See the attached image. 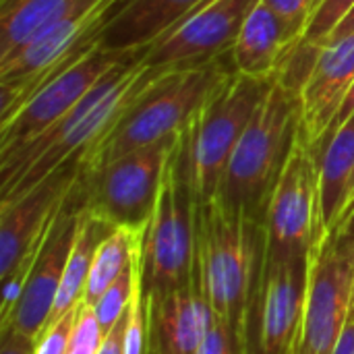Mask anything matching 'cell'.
<instances>
[{"label": "cell", "instance_id": "2", "mask_svg": "<svg viewBox=\"0 0 354 354\" xmlns=\"http://www.w3.org/2000/svg\"><path fill=\"white\" fill-rule=\"evenodd\" d=\"M226 58L230 52L199 66L151 75L112 129L79 158L81 172L93 174L120 156L185 131L212 89L234 71Z\"/></svg>", "mask_w": 354, "mask_h": 354}, {"label": "cell", "instance_id": "12", "mask_svg": "<svg viewBox=\"0 0 354 354\" xmlns=\"http://www.w3.org/2000/svg\"><path fill=\"white\" fill-rule=\"evenodd\" d=\"M83 205H85V185H83V174L79 172L77 183L73 185L68 197L64 199L54 220L50 239L33 272L29 274L25 282L23 295L12 315L8 317L6 324L0 326L2 332H17L19 336H25L37 342L41 332L48 328Z\"/></svg>", "mask_w": 354, "mask_h": 354}, {"label": "cell", "instance_id": "18", "mask_svg": "<svg viewBox=\"0 0 354 354\" xmlns=\"http://www.w3.org/2000/svg\"><path fill=\"white\" fill-rule=\"evenodd\" d=\"M151 322L156 324L160 348L166 354H195L205 340L214 313L205 299L197 270L189 284L151 292Z\"/></svg>", "mask_w": 354, "mask_h": 354}, {"label": "cell", "instance_id": "1", "mask_svg": "<svg viewBox=\"0 0 354 354\" xmlns=\"http://www.w3.org/2000/svg\"><path fill=\"white\" fill-rule=\"evenodd\" d=\"M153 73L143 64V50L127 52L87 95L54 127L0 158V201H10L89 151L118 120Z\"/></svg>", "mask_w": 354, "mask_h": 354}, {"label": "cell", "instance_id": "16", "mask_svg": "<svg viewBox=\"0 0 354 354\" xmlns=\"http://www.w3.org/2000/svg\"><path fill=\"white\" fill-rule=\"evenodd\" d=\"M303 35V25L280 17L261 0L247 17L230 50L234 71L255 79H272L280 75Z\"/></svg>", "mask_w": 354, "mask_h": 354}, {"label": "cell", "instance_id": "20", "mask_svg": "<svg viewBox=\"0 0 354 354\" xmlns=\"http://www.w3.org/2000/svg\"><path fill=\"white\" fill-rule=\"evenodd\" d=\"M100 0H2L0 2V62L52 25L95 6Z\"/></svg>", "mask_w": 354, "mask_h": 354}, {"label": "cell", "instance_id": "27", "mask_svg": "<svg viewBox=\"0 0 354 354\" xmlns=\"http://www.w3.org/2000/svg\"><path fill=\"white\" fill-rule=\"evenodd\" d=\"M195 354H230V326L214 315L212 328Z\"/></svg>", "mask_w": 354, "mask_h": 354}, {"label": "cell", "instance_id": "9", "mask_svg": "<svg viewBox=\"0 0 354 354\" xmlns=\"http://www.w3.org/2000/svg\"><path fill=\"white\" fill-rule=\"evenodd\" d=\"M176 135L139 147L93 174H83L85 207L110 228L145 226L153 214L166 158Z\"/></svg>", "mask_w": 354, "mask_h": 354}, {"label": "cell", "instance_id": "15", "mask_svg": "<svg viewBox=\"0 0 354 354\" xmlns=\"http://www.w3.org/2000/svg\"><path fill=\"white\" fill-rule=\"evenodd\" d=\"M307 292V259L268 261L261 297V354H297Z\"/></svg>", "mask_w": 354, "mask_h": 354}, {"label": "cell", "instance_id": "22", "mask_svg": "<svg viewBox=\"0 0 354 354\" xmlns=\"http://www.w3.org/2000/svg\"><path fill=\"white\" fill-rule=\"evenodd\" d=\"M353 6L354 0H319L305 29V35L295 52L305 54L309 58H317L319 50L330 44L334 31L353 10Z\"/></svg>", "mask_w": 354, "mask_h": 354}, {"label": "cell", "instance_id": "29", "mask_svg": "<svg viewBox=\"0 0 354 354\" xmlns=\"http://www.w3.org/2000/svg\"><path fill=\"white\" fill-rule=\"evenodd\" d=\"M0 354H35V342L17 332H2Z\"/></svg>", "mask_w": 354, "mask_h": 354}, {"label": "cell", "instance_id": "11", "mask_svg": "<svg viewBox=\"0 0 354 354\" xmlns=\"http://www.w3.org/2000/svg\"><path fill=\"white\" fill-rule=\"evenodd\" d=\"M124 54L104 50L97 41L81 60L39 87L12 116L0 122V158L27 145L66 116Z\"/></svg>", "mask_w": 354, "mask_h": 354}, {"label": "cell", "instance_id": "25", "mask_svg": "<svg viewBox=\"0 0 354 354\" xmlns=\"http://www.w3.org/2000/svg\"><path fill=\"white\" fill-rule=\"evenodd\" d=\"M79 309H81V305H77L75 309H71L56 322L48 324V328L41 332V336L35 342V354H66L68 346H71Z\"/></svg>", "mask_w": 354, "mask_h": 354}, {"label": "cell", "instance_id": "4", "mask_svg": "<svg viewBox=\"0 0 354 354\" xmlns=\"http://www.w3.org/2000/svg\"><path fill=\"white\" fill-rule=\"evenodd\" d=\"M257 218L220 195L195 203V270L212 313L232 328L255 261Z\"/></svg>", "mask_w": 354, "mask_h": 354}, {"label": "cell", "instance_id": "28", "mask_svg": "<svg viewBox=\"0 0 354 354\" xmlns=\"http://www.w3.org/2000/svg\"><path fill=\"white\" fill-rule=\"evenodd\" d=\"M124 332H127V319L122 315L120 322L112 330L106 332L97 354H127L124 353Z\"/></svg>", "mask_w": 354, "mask_h": 354}, {"label": "cell", "instance_id": "7", "mask_svg": "<svg viewBox=\"0 0 354 354\" xmlns=\"http://www.w3.org/2000/svg\"><path fill=\"white\" fill-rule=\"evenodd\" d=\"M317 158V151L303 137L299 127L284 170L263 214L268 261L307 259L309 255L319 230Z\"/></svg>", "mask_w": 354, "mask_h": 354}, {"label": "cell", "instance_id": "19", "mask_svg": "<svg viewBox=\"0 0 354 354\" xmlns=\"http://www.w3.org/2000/svg\"><path fill=\"white\" fill-rule=\"evenodd\" d=\"M205 0H124L100 35L112 52H139L166 35Z\"/></svg>", "mask_w": 354, "mask_h": 354}, {"label": "cell", "instance_id": "8", "mask_svg": "<svg viewBox=\"0 0 354 354\" xmlns=\"http://www.w3.org/2000/svg\"><path fill=\"white\" fill-rule=\"evenodd\" d=\"M348 226L315 241L309 249L305 313L297 354H332L346 324L354 301V241H346Z\"/></svg>", "mask_w": 354, "mask_h": 354}, {"label": "cell", "instance_id": "5", "mask_svg": "<svg viewBox=\"0 0 354 354\" xmlns=\"http://www.w3.org/2000/svg\"><path fill=\"white\" fill-rule=\"evenodd\" d=\"M276 77L255 79L232 71L212 89L185 129L195 203L220 193L230 156Z\"/></svg>", "mask_w": 354, "mask_h": 354}, {"label": "cell", "instance_id": "31", "mask_svg": "<svg viewBox=\"0 0 354 354\" xmlns=\"http://www.w3.org/2000/svg\"><path fill=\"white\" fill-rule=\"evenodd\" d=\"M354 114V83L353 87H351V91H348V95H346V100H344V104H342V108H340V112H338V116H336V120H334V124H332V129H330V133H328V137L340 127V124H344L351 116ZM326 137V139H328Z\"/></svg>", "mask_w": 354, "mask_h": 354}, {"label": "cell", "instance_id": "23", "mask_svg": "<svg viewBox=\"0 0 354 354\" xmlns=\"http://www.w3.org/2000/svg\"><path fill=\"white\" fill-rule=\"evenodd\" d=\"M147 226H149V224H147ZM145 234H147V228L143 230L141 239L137 241V247H135V253H133V259H131V266L127 268V272H124L116 282H112V284L106 288V292L91 305L93 311H95V317H97V322H100V326H102L104 332L112 330V328L120 322V317L127 313V309H129V303H131V299H133V288H135L137 251H139L141 243L145 241Z\"/></svg>", "mask_w": 354, "mask_h": 354}, {"label": "cell", "instance_id": "10", "mask_svg": "<svg viewBox=\"0 0 354 354\" xmlns=\"http://www.w3.org/2000/svg\"><path fill=\"white\" fill-rule=\"evenodd\" d=\"M261 0H205L166 35L143 50V64L158 75L226 56L247 17Z\"/></svg>", "mask_w": 354, "mask_h": 354}, {"label": "cell", "instance_id": "13", "mask_svg": "<svg viewBox=\"0 0 354 354\" xmlns=\"http://www.w3.org/2000/svg\"><path fill=\"white\" fill-rule=\"evenodd\" d=\"M81 172L79 160L56 170L31 191L0 201V276L6 280L46 234Z\"/></svg>", "mask_w": 354, "mask_h": 354}, {"label": "cell", "instance_id": "3", "mask_svg": "<svg viewBox=\"0 0 354 354\" xmlns=\"http://www.w3.org/2000/svg\"><path fill=\"white\" fill-rule=\"evenodd\" d=\"M299 127V93L284 85L278 75L239 139L218 195L253 218L266 214Z\"/></svg>", "mask_w": 354, "mask_h": 354}, {"label": "cell", "instance_id": "33", "mask_svg": "<svg viewBox=\"0 0 354 354\" xmlns=\"http://www.w3.org/2000/svg\"><path fill=\"white\" fill-rule=\"evenodd\" d=\"M149 354H166V353H164V351L160 348V344H156V346L151 348V353H149Z\"/></svg>", "mask_w": 354, "mask_h": 354}, {"label": "cell", "instance_id": "30", "mask_svg": "<svg viewBox=\"0 0 354 354\" xmlns=\"http://www.w3.org/2000/svg\"><path fill=\"white\" fill-rule=\"evenodd\" d=\"M332 354H354V301L351 311H348L346 324L338 336V342H336Z\"/></svg>", "mask_w": 354, "mask_h": 354}, {"label": "cell", "instance_id": "6", "mask_svg": "<svg viewBox=\"0 0 354 354\" xmlns=\"http://www.w3.org/2000/svg\"><path fill=\"white\" fill-rule=\"evenodd\" d=\"M195 195L189 170L187 133L180 131L162 172L145 236V280L151 292L189 284L195 272Z\"/></svg>", "mask_w": 354, "mask_h": 354}, {"label": "cell", "instance_id": "24", "mask_svg": "<svg viewBox=\"0 0 354 354\" xmlns=\"http://www.w3.org/2000/svg\"><path fill=\"white\" fill-rule=\"evenodd\" d=\"M104 336H106V332L102 330L93 307L87 303H81V309H79V315L75 322V330H73V338H71V346H68L66 354H97Z\"/></svg>", "mask_w": 354, "mask_h": 354}, {"label": "cell", "instance_id": "14", "mask_svg": "<svg viewBox=\"0 0 354 354\" xmlns=\"http://www.w3.org/2000/svg\"><path fill=\"white\" fill-rule=\"evenodd\" d=\"M354 83V33L319 50L299 91L301 133L315 151L324 145Z\"/></svg>", "mask_w": 354, "mask_h": 354}, {"label": "cell", "instance_id": "26", "mask_svg": "<svg viewBox=\"0 0 354 354\" xmlns=\"http://www.w3.org/2000/svg\"><path fill=\"white\" fill-rule=\"evenodd\" d=\"M263 2L272 10H276L280 17H284L297 25H303L307 29L319 0H263Z\"/></svg>", "mask_w": 354, "mask_h": 354}, {"label": "cell", "instance_id": "32", "mask_svg": "<svg viewBox=\"0 0 354 354\" xmlns=\"http://www.w3.org/2000/svg\"><path fill=\"white\" fill-rule=\"evenodd\" d=\"M351 33H354V6H353V10L344 17V21L338 25V29L334 31V35H332V39H330V41L340 39V37H346V35H351Z\"/></svg>", "mask_w": 354, "mask_h": 354}, {"label": "cell", "instance_id": "17", "mask_svg": "<svg viewBox=\"0 0 354 354\" xmlns=\"http://www.w3.org/2000/svg\"><path fill=\"white\" fill-rule=\"evenodd\" d=\"M317 156L319 230L315 241H322L344 230L354 218V114L324 141Z\"/></svg>", "mask_w": 354, "mask_h": 354}, {"label": "cell", "instance_id": "21", "mask_svg": "<svg viewBox=\"0 0 354 354\" xmlns=\"http://www.w3.org/2000/svg\"><path fill=\"white\" fill-rule=\"evenodd\" d=\"M147 224L137 226V228L116 226V228L108 230V234L100 241V245L93 253L83 303L93 305L106 292V288L127 272V268L131 266L137 241L141 239Z\"/></svg>", "mask_w": 354, "mask_h": 354}]
</instances>
